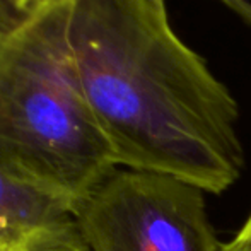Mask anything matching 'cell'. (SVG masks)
<instances>
[{
	"instance_id": "obj_9",
	"label": "cell",
	"mask_w": 251,
	"mask_h": 251,
	"mask_svg": "<svg viewBox=\"0 0 251 251\" xmlns=\"http://www.w3.org/2000/svg\"><path fill=\"white\" fill-rule=\"evenodd\" d=\"M221 251H224V250H222V248H221ZM246 251H251V248H250V250H246Z\"/></svg>"
},
{
	"instance_id": "obj_8",
	"label": "cell",
	"mask_w": 251,
	"mask_h": 251,
	"mask_svg": "<svg viewBox=\"0 0 251 251\" xmlns=\"http://www.w3.org/2000/svg\"><path fill=\"white\" fill-rule=\"evenodd\" d=\"M21 0H0V26L21 17Z\"/></svg>"
},
{
	"instance_id": "obj_3",
	"label": "cell",
	"mask_w": 251,
	"mask_h": 251,
	"mask_svg": "<svg viewBox=\"0 0 251 251\" xmlns=\"http://www.w3.org/2000/svg\"><path fill=\"white\" fill-rule=\"evenodd\" d=\"M205 195L176 176L116 168L74 214L89 251H221Z\"/></svg>"
},
{
	"instance_id": "obj_6",
	"label": "cell",
	"mask_w": 251,
	"mask_h": 251,
	"mask_svg": "<svg viewBox=\"0 0 251 251\" xmlns=\"http://www.w3.org/2000/svg\"><path fill=\"white\" fill-rule=\"evenodd\" d=\"M149 2L155 3L159 7H166L164 0H149ZM222 5L227 7L231 12H234L239 19L245 21L248 26H251V2L250 0H219Z\"/></svg>"
},
{
	"instance_id": "obj_7",
	"label": "cell",
	"mask_w": 251,
	"mask_h": 251,
	"mask_svg": "<svg viewBox=\"0 0 251 251\" xmlns=\"http://www.w3.org/2000/svg\"><path fill=\"white\" fill-rule=\"evenodd\" d=\"M67 2H72V0H21L19 10H21V16H24V14L38 12V10L50 9V7L62 5V3Z\"/></svg>"
},
{
	"instance_id": "obj_1",
	"label": "cell",
	"mask_w": 251,
	"mask_h": 251,
	"mask_svg": "<svg viewBox=\"0 0 251 251\" xmlns=\"http://www.w3.org/2000/svg\"><path fill=\"white\" fill-rule=\"evenodd\" d=\"M69 41L118 168L171 175L210 195L243 175L239 106L149 0H72Z\"/></svg>"
},
{
	"instance_id": "obj_2",
	"label": "cell",
	"mask_w": 251,
	"mask_h": 251,
	"mask_svg": "<svg viewBox=\"0 0 251 251\" xmlns=\"http://www.w3.org/2000/svg\"><path fill=\"white\" fill-rule=\"evenodd\" d=\"M69 10L0 26V171L75 207L118 164L80 87Z\"/></svg>"
},
{
	"instance_id": "obj_4",
	"label": "cell",
	"mask_w": 251,
	"mask_h": 251,
	"mask_svg": "<svg viewBox=\"0 0 251 251\" xmlns=\"http://www.w3.org/2000/svg\"><path fill=\"white\" fill-rule=\"evenodd\" d=\"M0 251H89L74 207L0 171Z\"/></svg>"
},
{
	"instance_id": "obj_5",
	"label": "cell",
	"mask_w": 251,
	"mask_h": 251,
	"mask_svg": "<svg viewBox=\"0 0 251 251\" xmlns=\"http://www.w3.org/2000/svg\"><path fill=\"white\" fill-rule=\"evenodd\" d=\"M251 248V212L239 227V231L229 241L222 243L224 251H246Z\"/></svg>"
}]
</instances>
